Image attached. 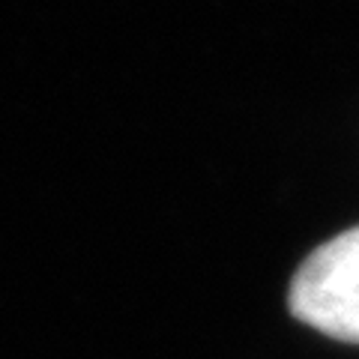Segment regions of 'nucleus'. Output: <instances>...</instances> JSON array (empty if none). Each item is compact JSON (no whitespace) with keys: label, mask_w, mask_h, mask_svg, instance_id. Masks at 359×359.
<instances>
[{"label":"nucleus","mask_w":359,"mask_h":359,"mask_svg":"<svg viewBox=\"0 0 359 359\" xmlns=\"http://www.w3.org/2000/svg\"><path fill=\"white\" fill-rule=\"evenodd\" d=\"M290 311L330 339L359 344V224L302 261L290 282Z\"/></svg>","instance_id":"nucleus-1"}]
</instances>
